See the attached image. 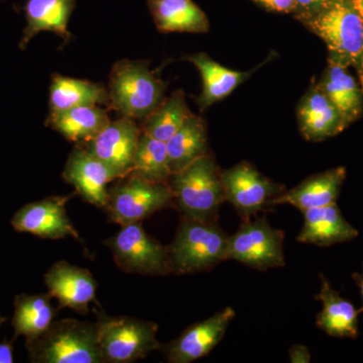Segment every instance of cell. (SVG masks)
Masks as SVG:
<instances>
[{"label": "cell", "mask_w": 363, "mask_h": 363, "mask_svg": "<svg viewBox=\"0 0 363 363\" xmlns=\"http://www.w3.org/2000/svg\"><path fill=\"white\" fill-rule=\"evenodd\" d=\"M221 171L210 154L172 174L168 185L185 218L217 222L225 200Z\"/></svg>", "instance_id": "1"}, {"label": "cell", "mask_w": 363, "mask_h": 363, "mask_svg": "<svg viewBox=\"0 0 363 363\" xmlns=\"http://www.w3.org/2000/svg\"><path fill=\"white\" fill-rule=\"evenodd\" d=\"M33 363H104L96 323L63 319L54 321L37 338L26 340Z\"/></svg>", "instance_id": "2"}, {"label": "cell", "mask_w": 363, "mask_h": 363, "mask_svg": "<svg viewBox=\"0 0 363 363\" xmlns=\"http://www.w3.org/2000/svg\"><path fill=\"white\" fill-rule=\"evenodd\" d=\"M301 23L324 40L329 56L354 69L363 89V21L350 0H335Z\"/></svg>", "instance_id": "3"}, {"label": "cell", "mask_w": 363, "mask_h": 363, "mask_svg": "<svg viewBox=\"0 0 363 363\" xmlns=\"http://www.w3.org/2000/svg\"><path fill=\"white\" fill-rule=\"evenodd\" d=\"M228 235L217 222L183 217L169 245L172 272L177 274L209 271L227 260Z\"/></svg>", "instance_id": "4"}, {"label": "cell", "mask_w": 363, "mask_h": 363, "mask_svg": "<svg viewBox=\"0 0 363 363\" xmlns=\"http://www.w3.org/2000/svg\"><path fill=\"white\" fill-rule=\"evenodd\" d=\"M166 84L143 61L118 62L109 79V105L124 117L145 121L164 100Z\"/></svg>", "instance_id": "5"}, {"label": "cell", "mask_w": 363, "mask_h": 363, "mask_svg": "<svg viewBox=\"0 0 363 363\" xmlns=\"http://www.w3.org/2000/svg\"><path fill=\"white\" fill-rule=\"evenodd\" d=\"M98 344L104 363H131L162 350L157 325L130 317L101 314L96 322Z\"/></svg>", "instance_id": "6"}, {"label": "cell", "mask_w": 363, "mask_h": 363, "mask_svg": "<svg viewBox=\"0 0 363 363\" xmlns=\"http://www.w3.org/2000/svg\"><path fill=\"white\" fill-rule=\"evenodd\" d=\"M106 207L109 220L119 225L142 222L161 210L175 207L168 184L154 183L140 177L128 175L118 179L108 189Z\"/></svg>", "instance_id": "7"}, {"label": "cell", "mask_w": 363, "mask_h": 363, "mask_svg": "<svg viewBox=\"0 0 363 363\" xmlns=\"http://www.w3.org/2000/svg\"><path fill=\"white\" fill-rule=\"evenodd\" d=\"M104 243L121 271L156 277L172 272L168 247L149 235L142 222L121 225L118 233Z\"/></svg>", "instance_id": "8"}, {"label": "cell", "mask_w": 363, "mask_h": 363, "mask_svg": "<svg viewBox=\"0 0 363 363\" xmlns=\"http://www.w3.org/2000/svg\"><path fill=\"white\" fill-rule=\"evenodd\" d=\"M284 240V231L274 228L266 216L248 219L233 235L228 236L227 260L259 271L285 267Z\"/></svg>", "instance_id": "9"}, {"label": "cell", "mask_w": 363, "mask_h": 363, "mask_svg": "<svg viewBox=\"0 0 363 363\" xmlns=\"http://www.w3.org/2000/svg\"><path fill=\"white\" fill-rule=\"evenodd\" d=\"M221 178L226 201L243 221L272 207V199L286 190L285 186L262 175L247 162L222 169Z\"/></svg>", "instance_id": "10"}, {"label": "cell", "mask_w": 363, "mask_h": 363, "mask_svg": "<svg viewBox=\"0 0 363 363\" xmlns=\"http://www.w3.org/2000/svg\"><path fill=\"white\" fill-rule=\"evenodd\" d=\"M142 128L133 119L121 117L104 128L96 138L82 145L113 172L117 180L130 175Z\"/></svg>", "instance_id": "11"}, {"label": "cell", "mask_w": 363, "mask_h": 363, "mask_svg": "<svg viewBox=\"0 0 363 363\" xmlns=\"http://www.w3.org/2000/svg\"><path fill=\"white\" fill-rule=\"evenodd\" d=\"M75 194L52 196L26 204L14 214L11 225L18 233H30L44 240H61L72 236L81 240L66 210L67 203Z\"/></svg>", "instance_id": "12"}, {"label": "cell", "mask_w": 363, "mask_h": 363, "mask_svg": "<svg viewBox=\"0 0 363 363\" xmlns=\"http://www.w3.org/2000/svg\"><path fill=\"white\" fill-rule=\"evenodd\" d=\"M234 318V309L226 307L189 327L176 340L162 348L167 359L171 363H190L206 357L220 343Z\"/></svg>", "instance_id": "13"}, {"label": "cell", "mask_w": 363, "mask_h": 363, "mask_svg": "<svg viewBox=\"0 0 363 363\" xmlns=\"http://www.w3.org/2000/svg\"><path fill=\"white\" fill-rule=\"evenodd\" d=\"M63 178L75 188L76 193L85 202L102 209H106L108 205L107 185L117 180L113 172L83 145H79L71 152Z\"/></svg>", "instance_id": "14"}, {"label": "cell", "mask_w": 363, "mask_h": 363, "mask_svg": "<svg viewBox=\"0 0 363 363\" xmlns=\"http://www.w3.org/2000/svg\"><path fill=\"white\" fill-rule=\"evenodd\" d=\"M44 279L50 295L58 300L59 308L87 315L90 303L96 301L98 284L88 269L61 260L52 264Z\"/></svg>", "instance_id": "15"}, {"label": "cell", "mask_w": 363, "mask_h": 363, "mask_svg": "<svg viewBox=\"0 0 363 363\" xmlns=\"http://www.w3.org/2000/svg\"><path fill=\"white\" fill-rule=\"evenodd\" d=\"M298 121L303 136L315 143L337 135L350 126L318 84L313 85L301 100Z\"/></svg>", "instance_id": "16"}, {"label": "cell", "mask_w": 363, "mask_h": 363, "mask_svg": "<svg viewBox=\"0 0 363 363\" xmlns=\"http://www.w3.org/2000/svg\"><path fill=\"white\" fill-rule=\"evenodd\" d=\"M346 169L343 167L328 169L323 173L306 179L298 186L286 190L272 199V207L291 205L300 211L334 204L340 195Z\"/></svg>", "instance_id": "17"}, {"label": "cell", "mask_w": 363, "mask_h": 363, "mask_svg": "<svg viewBox=\"0 0 363 363\" xmlns=\"http://www.w3.org/2000/svg\"><path fill=\"white\" fill-rule=\"evenodd\" d=\"M304 225L297 236L298 242L317 247H331L358 236V230L344 218L337 204L312 208L302 212Z\"/></svg>", "instance_id": "18"}, {"label": "cell", "mask_w": 363, "mask_h": 363, "mask_svg": "<svg viewBox=\"0 0 363 363\" xmlns=\"http://www.w3.org/2000/svg\"><path fill=\"white\" fill-rule=\"evenodd\" d=\"M317 84L337 107L348 125L362 116L363 89L350 67L329 56L328 65Z\"/></svg>", "instance_id": "19"}, {"label": "cell", "mask_w": 363, "mask_h": 363, "mask_svg": "<svg viewBox=\"0 0 363 363\" xmlns=\"http://www.w3.org/2000/svg\"><path fill=\"white\" fill-rule=\"evenodd\" d=\"M320 278L321 289L315 297L322 303L321 312L316 318L318 328L333 337L357 338L358 315L362 310H357L350 301L341 297L323 274H320Z\"/></svg>", "instance_id": "20"}, {"label": "cell", "mask_w": 363, "mask_h": 363, "mask_svg": "<svg viewBox=\"0 0 363 363\" xmlns=\"http://www.w3.org/2000/svg\"><path fill=\"white\" fill-rule=\"evenodd\" d=\"M147 4L160 32H209L206 14L193 0H149Z\"/></svg>", "instance_id": "21"}, {"label": "cell", "mask_w": 363, "mask_h": 363, "mask_svg": "<svg viewBox=\"0 0 363 363\" xmlns=\"http://www.w3.org/2000/svg\"><path fill=\"white\" fill-rule=\"evenodd\" d=\"M187 60L194 64L201 74L203 90L197 99V104L201 111L228 96L238 86L247 80L255 71L230 70L203 52L192 55L188 57Z\"/></svg>", "instance_id": "22"}, {"label": "cell", "mask_w": 363, "mask_h": 363, "mask_svg": "<svg viewBox=\"0 0 363 363\" xmlns=\"http://www.w3.org/2000/svg\"><path fill=\"white\" fill-rule=\"evenodd\" d=\"M111 123L107 112L99 105H85L51 113L48 124L70 142L85 145Z\"/></svg>", "instance_id": "23"}, {"label": "cell", "mask_w": 363, "mask_h": 363, "mask_svg": "<svg viewBox=\"0 0 363 363\" xmlns=\"http://www.w3.org/2000/svg\"><path fill=\"white\" fill-rule=\"evenodd\" d=\"M75 0H28L26 6V26L21 49L40 32H52L64 40L70 39L67 30Z\"/></svg>", "instance_id": "24"}, {"label": "cell", "mask_w": 363, "mask_h": 363, "mask_svg": "<svg viewBox=\"0 0 363 363\" xmlns=\"http://www.w3.org/2000/svg\"><path fill=\"white\" fill-rule=\"evenodd\" d=\"M172 174L209 154L206 124L191 113L175 135L166 142Z\"/></svg>", "instance_id": "25"}, {"label": "cell", "mask_w": 363, "mask_h": 363, "mask_svg": "<svg viewBox=\"0 0 363 363\" xmlns=\"http://www.w3.org/2000/svg\"><path fill=\"white\" fill-rule=\"evenodd\" d=\"M52 296L48 294L26 295L14 298L13 327L14 338L25 336L26 340L37 338L54 322L57 309L52 305Z\"/></svg>", "instance_id": "26"}, {"label": "cell", "mask_w": 363, "mask_h": 363, "mask_svg": "<svg viewBox=\"0 0 363 363\" xmlns=\"http://www.w3.org/2000/svg\"><path fill=\"white\" fill-rule=\"evenodd\" d=\"M85 105H109L108 90L90 81L64 77H52L50 88L51 113Z\"/></svg>", "instance_id": "27"}, {"label": "cell", "mask_w": 363, "mask_h": 363, "mask_svg": "<svg viewBox=\"0 0 363 363\" xmlns=\"http://www.w3.org/2000/svg\"><path fill=\"white\" fill-rule=\"evenodd\" d=\"M130 175L138 176L154 183L168 184L172 171L166 143L142 130Z\"/></svg>", "instance_id": "28"}, {"label": "cell", "mask_w": 363, "mask_h": 363, "mask_svg": "<svg viewBox=\"0 0 363 363\" xmlns=\"http://www.w3.org/2000/svg\"><path fill=\"white\" fill-rule=\"evenodd\" d=\"M191 113L183 91H176L169 98H164L156 111L145 119L142 130L166 143L175 135Z\"/></svg>", "instance_id": "29"}, {"label": "cell", "mask_w": 363, "mask_h": 363, "mask_svg": "<svg viewBox=\"0 0 363 363\" xmlns=\"http://www.w3.org/2000/svg\"><path fill=\"white\" fill-rule=\"evenodd\" d=\"M335 0H296L294 16L302 21L331 6Z\"/></svg>", "instance_id": "30"}, {"label": "cell", "mask_w": 363, "mask_h": 363, "mask_svg": "<svg viewBox=\"0 0 363 363\" xmlns=\"http://www.w3.org/2000/svg\"><path fill=\"white\" fill-rule=\"evenodd\" d=\"M267 11L279 13H295L296 0H252Z\"/></svg>", "instance_id": "31"}, {"label": "cell", "mask_w": 363, "mask_h": 363, "mask_svg": "<svg viewBox=\"0 0 363 363\" xmlns=\"http://www.w3.org/2000/svg\"><path fill=\"white\" fill-rule=\"evenodd\" d=\"M289 357H290L292 363H309L311 362V352L307 346L302 344H295L289 350Z\"/></svg>", "instance_id": "32"}, {"label": "cell", "mask_w": 363, "mask_h": 363, "mask_svg": "<svg viewBox=\"0 0 363 363\" xmlns=\"http://www.w3.org/2000/svg\"><path fill=\"white\" fill-rule=\"evenodd\" d=\"M13 341L7 342L4 340V342L0 343V363H13L14 362Z\"/></svg>", "instance_id": "33"}, {"label": "cell", "mask_w": 363, "mask_h": 363, "mask_svg": "<svg viewBox=\"0 0 363 363\" xmlns=\"http://www.w3.org/2000/svg\"><path fill=\"white\" fill-rule=\"evenodd\" d=\"M352 279H353V281H355V284H357L358 288H359L360 294H362V301H363V267H362V272H354V274H352ZM360 310H362V312L363 307Z\"/></svg>", "instance_id": "34"}, {"label": "cell", "mask_w": 363, "mask_h": 363, "mask_svg": "<svg viewBox=\"0 0 363 363\" xmlns=\"http://www.w3.org/2000/svg\"><path fill=\"white\" fill-rule=\"evenodd\" d=\"M351 6L353 7L358 16L363 21V0H350Z\"/></svg>", "instance_id": "35"}, {"label": "cell", "mask_w": 363, "mask_h": 363, "mask_svg": "<svg viewBox=\"0 0 363 363\" xmlns=\"http://www.w3.org/2000/svg\"><path fill=\"white\" fill-rule=\"evenodd\" d=\"M7 320L6 317L2 316L1 314H0V327H1V325L4 323H6Z\"/></svg>", "instance_id": "36"}]
</instances>
